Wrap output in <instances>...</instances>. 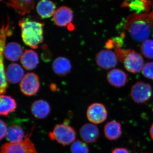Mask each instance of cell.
Masks as SVG:
<instances>
[{"label": "cell", "mask_w": 153, "mask_h": 153, "mask_svg": "<svg viewBox=\"0 0 153 153\" xmlns=\"http://www.w3.org/2000/svg\"><path fill=\"white\" fill-rule=\"evenodd\" d=\"M124 26L134 40L143 42L149 39L152 33L153 12L130 15L126 19Z\"/></svg>", "instance_id": "6da1fadb"}, {"label": "cell", "mask_w": 153, "mask_h": 153, "mask_svg": "<svg viewBox=\"0 0 153 153\" xmlns=\"http://www.w3.org/2000/svg\"><path fill=\"white\" fill-rule=\"evenodd\" d=\"M19 25L21 29L24 43L33 49H37L43 41L44 24L28 19H23L19 21Z\"/></svg>", "instance_id": "7a4b0ae2"}, {"label": "cell", "mask_w": 153, "mask_h": 153, "mask_svg": "<svg viewBox=\"0 0 153 153\" xmlns=\"http://www.w3.org/2000/svg\"><path fill=\"white\" fill-rule=\"evenodd\" d=\"M76 136V132L74 129L65 124L57 125L53 131L49 134L50 140L56 141L63 146L74 142Z\"/></svg>", "instance_id": "3957f363"}, {"label": "cell", "mask_w": 153, "mask_h": 153, "mask_svg": "<svg viewBox=\"0 0 153 153\" xmlns=\"http://www.w3.org/2000/svg\"><path fill=\"white\" fill-rule=\"evenodd\" d=\"M120 57H123L124 66L127 71L134 74L142 71L144 61L142 55L133 50H122Z\"/></svg>", "instance_id": "277c9868"}, {"label": "cell", "mask_w": 153, "mask_h": 153, "mask_svg": "<svg viewBox=\"0 0 153 153\" xmlns=\"http://www.w3.org/2000/svg\"><path fill=\"white\" fill-rule=\"evenodd\" d=\"M30 135L27 136L22 141L4 144L1 148V153H38Z\"/></svg>", "instance_id": "5b68a950"}, {"label": "cell", "mask_w": 153, "mask_h": 153, "mask_svg": "<svg viewBox=\"0 0 153 153\" xmlns=\"http://www.w3.org/2000/svg\"><path fill=\"white\" fill-rule=\"evenodd\" d=\"M130 96L137 103H143L148 101L152 95V88L149 83L138 81L132 86Z\"/></svg>", "instance_id": "8992f818"}, {"label": "cell", "mask_w": 153, "mask_h": 153, "mask_svg": "<svg viewBox=\"0 0 153 153\" xmlns=\"http://www.w3.org/2000/svg\"><path fill=\"white\" fill-rule=\"evenodd\" d=\"M40 83L39 77L33 72L28 73L20 82V90L25 95L33 96L38 92L40 88Z\"/></svg>", "instance_id": "52a82bcc"}, {"label": "cell", "mask_w": 153, "mask_h": 153, "mask_svg": "<svg viewBox=\"0 0 153 153\" xmlns=\"http://www.w3.org/2000/svg\"><path fill=\"white\" fill-rule=\"evenodd\" d=\"M88 120L94 124H99L104 122L108 116L107 111L104 105L95 102L88 107L87 110Z\"/></svg>", "instance_id": "ba28073f"}, {"label": "cell", "mask_w": 153, "mask_h": 153, "mask_svg": "<svg viewBox=\"0 0 153 153\" xmlns=\"http://www.w3.org/2000/svg\"><path fill=\"white\" fill-rule=\"evenodd\" d=\"M96 62L100 68L106 70L114 68L117 64L118 58L116 53L109 50H102L97 54Z\"/></svg>", "instance_id": "9c48e42d"}, {"label": "cell", "mask_w": 153, "mask_h": 153, "mask_svg": "<svg viewBox=\"0 0 153 153\" xmlns=\"http://www.w3.org/2000/svg\"><path fill=\"white\" fill-rule=\"evenodd\" d=\"M73 18V12L71 9L65 6H61L57 9L53 16L54 24L60 27L69 26Z\"/></svg>", "instance_id": "30bf717a"}, {"label": "cell", "mask_w": 153, "mask_h": 153, "mask_svg": "<svg viewBox=\"0 0 153 153\" xmlns=\"http://www.w3.org/2000/svg\"><path fill=\"white\" fill-rule=\"evenodd\" d=\"M79 135L82 140L85 143H93L98 140L100 135L99 130L94 124L85 123L80 128Z\"/></svg>", "instance_id": "8fae6325"}, {"label": "cell", "mask_w": 153, "mask_h": 153, "mask_svg": "<svg viewBox=\"0 0 153 153\" xmlns=\"http://www.w3.org/2000/svg\"><path fill=\"white\" fill-rule=\"evenodd\" d=\"M107 79L110 85L117 88L125 86L128 81L127 74L118 68H114L110 71L107 74Z\"/></svg>", "instance_id": "7c38bea8"}, {"label": "cell", "mask_w": 153, "mask_h": 153, "mask_svg": "<svg viewBox=\"0 0 153 153\" xmlns=\"http://www.w3.org/2000/svg\"><path fill=\"white\" fill-rule=\"evenodd\" d=\"M7 80L13 84L21 82L24 76L25 72L22 66L16 63L10 64L5 70Z\"/></svg>", "instance_id": "4fadbf2b"}, {"label": "cell", "mask_w": 153, "mask_h": 153, "mask_svg": "<svg viewBox=\"0 0 153 153\" xmlns=\"http://www.w3.org/2000/svg\"><path fill=\"white\" fill-rule=\"evenodd\" d=\"M31 111L35 117L38 119L45 118L50 112V107L48 102L43 100H36L32 104Z\"/></svg>", "instance_id": "5bb4252c"}, {"label": "cell", "mask_w": 153, "mask_h": 153, "mask_svg": "<svg viewBox=\"0 0 153 153\" xmlns=\"http://www.w3.org/2000/svg\"><path fill=\"white\" fill-rule=\"evenodd\" d=\"M36 9L41 18L48 19L54 15L56 11V6L50 0H40L37 4Z\"/></svg>", "instance_id": "9a60e30c"}, {"label": "cell", "mask_w": 153, "mask_h": 153, "mask_svg": "<svg viewBox=\"0 0 153 153\" xmlns=\"http://www.w3.org/2000/svg\"><path fill=\"white\" fill-rule=\"evenodd\" d=\"M104 133L106 138L109 140L118 139L122 134L120 123L114 120L107 123L104 126Z\"/></svg>", "instance_id": "2e32d148"}, {"label": "cell", "mask_w": 153, "mask_h": 153, "mask_svg": "<svg viewBox=\"0 0 153 153\" xmlns=\"http://www.w3.org/2000/svg\"><path fill=\"white\" fill-rule=\"evenodd\" d=\"M3 50L6 58L11 61L19 60L24 53L22 46L15 42H10L7 44Z\"/></svg>", "instance_id": "e0dca14e"}, {"label": "cell", "mask_w": 153, "mask_h": 153, "mask_svg": "<svg viewBox=\"0 0 153 153\" xmlns=\"http://www.w3.org/2000/svg\"><path fill=\"white\" fill-rule=\"evenodd\" d=\"M21 62L25 69L33 70L37 67L39 63L38 54L32 49L26 50L21 57Z\"/></svg>", "instance_id": "ac0fdd59"}, {"label": "cell", "mask_w": 153, "mask_h": 153, "mask_svg": "<svg viewBox=\"0 0 153 153\" xmlns=\"http://www.w3.org/2000/svg\"><path fill=\"white\" fill-rule=\"evenodd\" d=\"M52 69L54 72L60 76L68 74L71 69V65L68 59L65 57H57L52 63Z\"/></svg>", "instance_id": "d6986e66"}, {"label": "cell", "mask_w": 153, "mask_h": 153, "mask_svg": "<svg viewBox=\"0 0 153 153\" xmlns=\"http://www.w3.org/2000/svg\"><path fill=\"white\" fill-rule=\"evenodd\" d=\"M6 1V0H5ZM8 5L10 6L22 15L30 13L34 7L35 0H8Z\"/></svg>", "instance_id": "ffe728a7"}, {"label": "cell", "mask_w": 153, "mask_h": 153, "mask_svg": "<svg viewBox=\"0 0 153 153\" xmlns=\"http://www.w3.org/2000/svg\"><path fill=\"white\" fill-rule=\"evenodd\" d=\"M123 6L127 7L136 14H141L145 11L149 12L151 7L149 0H126Z\"/></svg>", "instance_id": "44dd1931"}, {"label": "cell", "mask_w": 153, "mask_h": 153, "mask_svg": "<svg viewBox=\"0 0 153 153\" xmlns=\"http://www.w3.org/2000/svg\"><path fill=\"white\" fill-rule=\"evenodd\" d=\"M17 103L16 100L10 96L1 95L0 97V114L1 116L8 115L16 111Z\"/></svg>", "instance_id": "7402d4cb"}, {"label": "cell", "mask_w": 153, "mask_h": 153, "mask_svg": "<svg viewBox=\"0 0 153 153\" xmlns=\"http://www.w3.org/2000/svg\"><path fill=\"white\" fill-rule=\"evenodd\" d=\"M25 137L22 127L13 124L9 127L6 137L9 143H16L22 141Z\"/></svg>", "instance_id": "603a6c76"}, {"label": "cell", "mask_w": 153, "mask_h": 153, "mask_svg": "<svg viewBox=\"0 0 153 153\" xmlns=\"http://www.w3.org/2000/svg\"><path fill=\"white\" fill-rule=\"evenodd\" d=\"M140 51L145 57L153 59V40L148 39L142 43Z\"/></svg>", "instance_id": "cb8c5ba5"}, {"label": "cell", "mask_w": 153, "mask_h": 153, "mask_svg": "<svg viewBox=\"0 0 153 153\" xmlns=\"http://www.w3.org/2000/svg\"><path fill=\"white\" fill-rule=\"evenodd\" d=\"M70 150L71 153H89L87 145L80 140H76L72 143Z\"/></svg>", "instance_id": "d4e9b609"}, {"label": "cell", "mask_w": 153, "mask_h": 153, "mask_svg": "<svg viewBox=\"0 0 153 153\" xmlns=\"http://www.w3.org/2000/svg\"><path fill=\"white\" fill-rule=\"evenodd\" d=\"M142 72L145 77L153 80V62H148L145 64Z\"/></svg>", "instance_id": "484cf974"}, {"label": "cell", "mask_w": 153, "mask_h": 153, "mask_svg": "<svg viewBox=\"0 0 153 153\" xmlns=\"http://www.w3.org/2000/svg\"><path fill=\"white\" fill-rule=\"evenodd\" d=\"M0 124H1L0 140H1L3 139H4L5 137H6L8 128H7V124H6L5 122L4 121L2 120H1V121H0Z\"/></svg>", "instance_id": "4316f807"}, {"label": "cell", "mask_w": 153, "mask_h": 153, "mask_svg": "<svg viewBox=\"0 0 153 153\" xmlns=\"http://www.w3.org/2000/svg\"><path fill=\"white\" fill-rule=\"evenodd\" d=\"M111 153H130L127 149L124 148H116L114 149Z\"/></svg>", "instance_id": "83f0119b"}, {"label": "cell", "mask_w": 153, "mask_h": 153, "mask_svg": "<svg viewBox=\"0 0 153 153\" xmlns=\"http://www.w3.org/2000/svg\"><path fill=\"white\" fill-rule=\"evenodd\" d=\"M150 134L151 137L153 140V123L151 126L150 128Z\"/></svg>", "instance_id": "f1b7e54d"}, {"label": "cell", "mask_w": 153, "mask_h": 153, "mask_svg": "<svg viewBox=\"0 0 153 153\" xmlns=\"http://www.w3.org/2000/svg\"><path fill=\"white\" fill-rule=\"evenodd\" d=\"M1 1H4L5 0H1Z\"/></svg>", "instance_id": "f546056e"}, {"label": "cell", "mask_w": 153, "mask_h": 153, "mask_svg": "<svg viewBox=\"0 0 153 153\" xmlns=\"http://www.w3.org/2000/svg\"></svg>", "instance_id": "4dcf8cb0"}]
</instances>
